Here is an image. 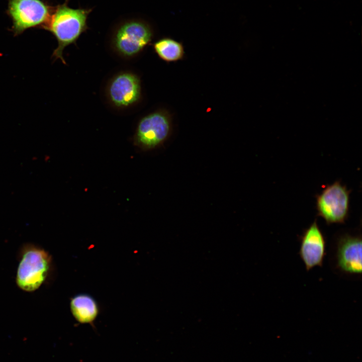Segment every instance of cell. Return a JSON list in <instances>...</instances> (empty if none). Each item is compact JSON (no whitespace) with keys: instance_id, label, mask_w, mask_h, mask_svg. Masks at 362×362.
<instances>
[{"instance_id":"1","label":"cell","mask_w":362,"mask_h":362,"mask_svg":"<svg viewBox=\"0 0 362 362\" xmlns=\"http://www.w3.org/2000/svg\"><path fill=\"white\" fill-rule=\"evenodd\" d=\"M67 1L58 5L53 10L50 20L45 29L51 32L57 41L58 46L52 57L66 64L63 56L67 46L76 44L80 35L88 29L87 18L92 9H73L68 6Z\"/></svg>"},{"instance_id":"2","label":"cell","mask_w":362,"mask_h":362,"mask_svg":"<svg viewBox=\"0 0 362 362\" xmlns=\"http://www.w3.org/2000/svg\"><path fill=\"white\" fill-rule=\"evenodd\" d=\"M16 274V284L22 290H38L48 279L53 269L51 255L39 246L27 243L22 247Z\"/></svg>"},{"instance_id":"3","label":"cell","mask_w":362,"mask_h":362,"mask_svg":"<svg viewBox=\"0 0 362 362\" xmlns=\"http://www.w3.org/2000/svg\"><path fill=\"white\" fill-rule=\"evenodd\" d=\"M361 235L344 232L335 237L330 248V262L338 275L349 279L361 277Z\"/></svg>"},{"instance_id":"4","label":"cell","mask_w":362,"mask_h":362,"mask_svg":"<svg viewBox=\"0 0 362 362\" xmlns=\"http://www.w3.org/2000/svg\"><path fill=\"white\" fill-rule=\"evenodd\" d=\"M53 9L43 0H8L7 13L12 32L18 35L30 28H43L49 23Z\"/></svg>"},{"instance_id":"5","label":"cell","mask_w":362,"mask_h":362,"mask_svg":"<svg viewBox=\"0 0 362 362\" xmlns=\"http://www.w3.org/2000/svg\"><path fill=\"white\" fill-rule=\"evenodd\" d=\"M172 128L170 114L165 110L152 112L138 122L133 144L143 151H148L160 146L169 137Z\"/></svg>"},{"instance_id":"6","label":"cell","mask_w":362,"mask_h":362,"mask_svg":"<svg viewBox=\"0 0 362 362\" xmlns=\"http://www.w3.org/2000/svg\"><path fill=\"white\" fill-rule=\"evenodd\" d=\"M153 31L144 21L130 20L121 24L112 39L114 50L120 56L132 58L141 52L151 42Z\"/></svg>"},{"instance_id":"7","label":"cell","mask_w":362,"mask_h":362,"mask_svg":"<svg viewBox=\"0 0 362 362\" xmlns=\"http://www.w3.org/2000/svg\"><path fill=\"white\" fill-rule=\"evenodd\" d=\"M350 191L339 181L327 185L316 197L317 214L327 224H343L349 210Z\"/></svg>"},{"instance_id":"8","label":"cell","mask_w":362,"mask_h":362,"mask_svg":"<svg viewBox=\"0 0 362 362\" xmlns=\"http://www.w3.org/2000/svg\"><path fill=\"white\" fill-rule=\"evenodd\" d=\"M106 93L110 103L115 108L131 107L141 99L140 79L138 75L131 72L119 73L109 81Z\"/></svg>"},{"instance_id":"9","label":"cell","mask_w":362,"mask_h":362,"mask_svg":"<svg viewBox=\"0 0 362 362\" xmlns=\"http://www.w3.org/2000/svg\"><path fill=\"white\" fill-rule=\"evenodd\" d=\"M299 255L307 271L322 266L326 255V237L316 220L299 237Z\"/></svg>"},{"instance_id":"10","label":"cell","mask_w":362,"mask_h":362,"mask_svg":"<svg viewBox=\"0 0 362 362\" xmlns=\"http://www.w3.org/2000/svg\"><path fill=\"white\" fill-rule=\"evenodd\" d=\"M70 310L74 319L79 323L92 324L100 313L96 300L88 294L82 293L72 297Z\"/></svg>"},{"instance_id":"11","label":"cell","mask_w":362,"mask_h":362,"mask_svg":"<svg viewBox=\"0 0 362 362\" xmlns=\"http://www.w3.org/2000/svg\"><path fill=\"white\" fill-rule=\"evenodd\" d=\"M153 48L158 56L167 62H176L184 57L185 50L182 43L170 38L158 40L153 43Z\"/></svg>"}]
</instances>
